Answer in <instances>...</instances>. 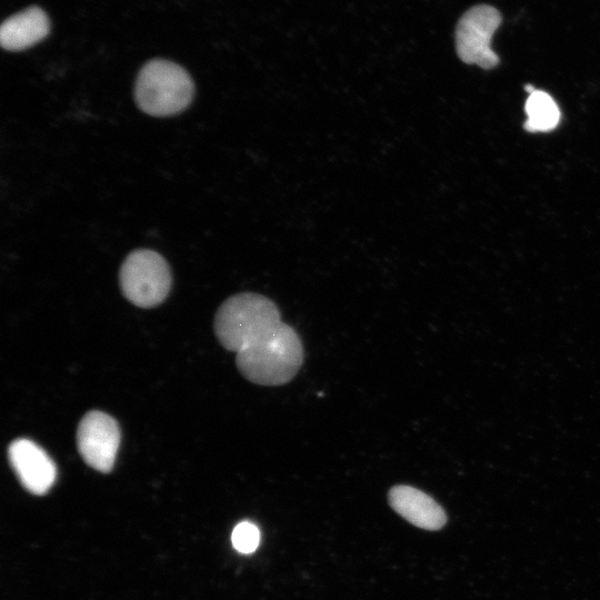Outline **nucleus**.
Wrapping results in <instances>:
<instances>
[{
    "label": "nucleus",
    "mask_w": 600,
    "mask_h": 600,
    "mask_svg": "<svg viewBox=\"0 0 600 600\" xmlns=\"http://www.w3.org/2000/svg\"><path fill=\"white\" fill-rule=\"evenodd\" d=\"M119 284L133 304L151 308L161 303L171 287V272L166 259L156 251L139 249L130 252L121 264Z\"/></svg>",
    "instance_id": "4"
},
{
    "label": "nucleus",
    "mask_w": 600,
    "mask_h": 600,
    "mask_svg": "<svg viewBox=\"0 0 600 600\" xmlns=\"http://www.w3.org/2000/svg\"><path fill=\"white\" fill-rule=\"evenodd\" d=\"M392 509L416 527L439 530L447 521L443 509L427 493L409 487L396 486L389 491Z\"/></svg>",
    "instance_id": "8"
},
{
    "label": "nucleus",
    "mask_w": 600,
    "mask_h": 600,
    "mask_svg": "<svg viewBox=\"0 0 600 600\" xmlns=\"http://www.w3.org/2000/svg\"><path fill=\"white\" fill-rule=\"evenodd\" d=\"M527 121L530 132H548L560 121V110L553 98L544 91L533 89L526 101Z\"/></svg>",
    "instance_id": "10"
},
{
    "label": "nucleus",
    "mask_w": 600,
    "mask_h": 600,
    "mask_svg": "<svg viewBox=\"0 0 600 600\" xmlns=\"http://www.w3.org/2000/svg\"><path fill=\"white\" fill-rule=\"evenodd\" d=\"M231 541L238 551L251 553L260 542L259 529L251 522H240L232 531Z\"/></svg>",
    "instance_id": "11"
},
{
    "label": "nucleus",
    "mask_w": 600,
    "mask_h": 600,
    "mask_svg": "<svg viewBox=\"0 0 600 600\" xmlns=\"http://www.w3.org/2000/svg\"><path fill=\"white\" fill-rule=\"evenodd\" d=\"M8 456L21 484L31 493L44 494L54 483L56 464L33 441L16 439L9 446Z\"/></svg>",
    "instance_id": "7"
},
{
    "label": "nucleus",
    "mask_w": 600,
    "mask_h": 600,
    "mask_svg": "<svg viewBox=\"0 0 600 600\" xmlns=\"http://www.w3.org/2000/svg\"><path fill=\"white\" fill-rule=\"evenodd\" d=\"M49 31L50 21L46 12L38 7H30L2 22L0 42L6 50L21 51L40 42Z\"/></svg>",
    "instance_id": "9"
},
{
    "label": "nucleus",
    "mask_w": 600,
    "mask_h": 600,
    "mask_svg": "<svg viewBox=\"0 0 600 600\" xmlns=\"http://www.w3.org/2000/svg\"><path fill=\"white\" fill-rule=\"evenodd\" d=\"M281 323L277 306L264 296L243 292L228 298L214 317L216 336L236 353L251 346Z\"/></svg>",
    "instance_id": "2"
},
{
    "label": "nucleus",
    "mask_w": 600,
    "mask_h": 600,
    "mask_svg": "<svg viewBox=\"0 0 600 600\" xmlns=\"http://www.w3.org/2000/svg\"><path fill=\"white\" fill-rule=\"evenodd\" d=\"M194 96L190 74L179 64L153 59L140 69L134 84V100L141 111L152 117H171L183 111Z\"/></svg>",
    "instance_id": "3"
},
{
    "label": "nucleus",
    "mask_w": 600,
    "mask_h": 600,
    "mask_svg": "<svg viewBox=\"0 0 600 600\" xmlns=\"http://www.w3.org/2000/svg\"><path fill=\"white\" fill-rule=\"evenodd\" d=\"M303 362L302 343L297 332L281 322L261 339L237 352L239 372L261 386L289 382Z\"/></svg>",
    "instance_id": "1"
},
{
    "label": "nucleus",
    "mask_w": 600,
    "mask_h": 600,
    "mask_svg": "<svg viewBox=\"0 0 600 600\" xmlns=\"http://www.w3.org/2000/svg\"><path fill=\"white\" fill-rule=\"evenodd\" d=\"M500 12L491 6H474L463 13L456 28L459 58L469 64L492 69L499 57L491 49V39L501 23Z\"/></svg>",
    "instance_id": "5"
},
{
    "label": "nucleus",
    "mask_w": 600,
    "mask_h": 600,
    "mask_svg": "<svg viewBox=\"0 0 600 600\" xmlns=\"http://www.w3.org/2000/svg\"><path fill=\"white\" fill-rule=\"evenodd\" d=\"M120 443L118 422L101 411L87 412L79 422L77 447L84 462L100 472L113 468Z\"/></svg>",
    "instance_id": "6"
}]
</instances>
